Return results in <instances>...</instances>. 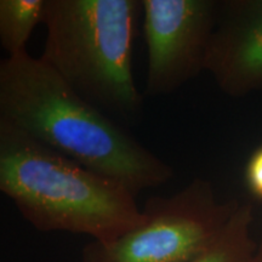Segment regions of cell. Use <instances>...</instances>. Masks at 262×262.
Returning <instances> with one entry per match:
<instances>
[{
	"label": "cell",
	"mask_w": 262,
	"mask_h": 262,
	"mask_svg": "<svg viewBox=\"0 0 262 262\" xmlns=\"http://www.w3.org/2000/svg\"><path fill=\"white\" fill-rule=\"evenodd\" d=\"M0 118L135 194L173 176L168 163L27 51L0 62Z\"/></svg>",
	"instance_id": "1"
},
{
	"label": "cell",
	"mask_w": 262,
	"mask_h": 262,
	"mask_svg": "<svg viewBox=\"0 0 262 262\" xmlns=\"http://www.w3.org/2000/svg\"><path fill=\"white\" fill-rule=\"evenodd\" d=\"M0 191L41 232L111 242L143 220L135 193L0 118Z\"/></svg>",
	"instance_id": "2"
},
{
	"label": "cell",
	"mask_w": 262,
	"mask_h": 262,
	"mask_svg": "<svg viewBox=\"0 0 262 262\" xmlns=\"http://www.w3.org/2000/svg\"><path fill=\"white\" fill-rule=\"evenodd\" d=\"M141 0H47L40 58L103 112L140 122L143 96L133 72Z\"/></svg>",
	"instance_id": "3"
},
{
	"label": "cell",
	"mask_w": 262,
	"mask_h": 262,
	"mask_svg": "<svg viewBox=\"0 0 262 262\" xmlns=\"http://www.w3.org/2000/svg\"><path fill=\"white\" fill-rule=\"evenodd\" d=\"M239 205L219 202L212 183L195 178L175 194L147 199L140 225L114 241H91L81 262H189L214 243Z\"/></svg>",
	"instance_id": "4"
},
{
	"label": "cell",
	"mask_w": 262,
	"mask_h": 262,
	"mask_svg": "<svg viewBox=\"0 0 262 262\" xmlns=\"http://www.w3.org/2000/svg\"><path fill=\"white\" fill-rule=\"evenodd\" d=\"M219 0H141L146 94L163 96L205 71Z\"/></svg>",
	"instance_id": "5"
},
{
	"label": "cell",
	"mask_w": 262,
	"mask_h": 262,
	"mask_svg": "<svg viewBox=\"0 0 262 262\" xmlns=\"http://www.w3.org/2000/svg\"><path fill=\"white\" fill-rule=\"evenodd\" d=\"M205 71L222 93L262 91V0H221Z\"/></svg>",
	"instance_id": "6"
},
{
	"label": "cell",
	"mask_w": 262,
	"mask_h": 262,
	"mask_svg": "<svg viewBox=\"0 0 262 262\" xmlns=\"http://www.w3.org/2000/svg\"><path fill=\"white\" fill-rule=\"evenodd\" d=\"M254 209L241 204L215 242L189 262H249L256 249L251 227Z\"/></svg>",
	"instance_id": "7"
},
{
	"label": "cell",
	"mask_w": 262,
	"mask_h": 262,
	"mask_svg": "<svg viewBox=\"0 0 262 262\" xmlns=\"http://www.w3.org/2000/svg\"><path fill=\"white\" fill-rule=\"evenodd\" d=\"M47 0H0V42L9 57L17 56L34 28L44 22Z\"/></svg>",
	"instance_id": "8"
},
{
	"label": "cell",
	"mask_w": 262,
	"mask_h": 262,
	"mask_svg": "<svg viewBox=\"0 0 262 262\" xmlns=\"http://www.w3.org/2000/svg\"><path fill=\"white\" fill-rule=\"evenodd\" d=\"M244 180L249 193L257 201H262V145L249 157L244 170Z\"/></svg>",
	"instance_id": "9"
},
{
	"label": "cell",
	"mask_w": 262,
	"mask_h": 262,
	"mask_svg": "<svg viewBox=\"0 0 262 262\" xmlns=\"http://www.w3.org/2000/svg\"><path fill=\"white\" fill-rule=\"evenodd\" d=\"M249 262H262V234L260 241L256 244V249H255V253L253 256H251L250 261Z\"/></svg>",
	"instance_id": "10"
}]
</instances>
